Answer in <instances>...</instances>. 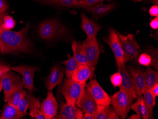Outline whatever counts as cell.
<instances>
[{
  "mask_svg": "<svg viewBox=\"0 0 158 119\" xmlns=\"http://www.w3.org/2000/svg\"><path fill=\"white\" fill-rule=\"evenodd\" d=\"M30 29L28 23L19 32L0 29V51L2 54L31 52L33 45L28 36Z\"/></svg>",
  "mask_w": 158,
  "mask_h": 119,
  "instance_id": "1",
  "label": "cell"
},
{
  "mask_svg": "<svg viewBox=\"0 0 158 119\" xmlns=\"http://www.w3.org/2000/svg\"><path fill=\"white\" fill-rule=\"evenodd\" d=\"M39 33L43 40L53 41L67 36L68 31L57 19H50L40 24Z\"/></svg>",
  "mask_w": 158,
  "mask_h": 119,
  "instance_id": "2",
  "label": "cell"
},
{
  "mask_svg": "<svg viewBox=\"0 0 158 119\" xmlns=\"http://www.w3.org/2000/svg\"><path fill=\"white\" fill-rule=\"evenodd\" d=\"M86 86V83L79 82L67 78L60 87L59 89L66 103L70 105L75 106L77 99Z\"/></svg>",
  "mask_w": 158,
  "mask_h": 119,
  "instance_id": "3",
  "label": "cell"
},
{
  "mask_svg": "<svg viewBox=\"0 0 158 119\" xmlns=\"http://www.w3.org/2000/svg\"><path fill=\"white\" fill-rule=\"evenodd\" d=\"M111 104L116 114L122 119H126L131 109L134 99L126 92L120 90L111 97Z\"/></svg>",
  "mask_w": 158,
  "mask_h": 119,
  "instance_id": "4",
  "label": "cell"
},
{
  "mask_svg": "<svg viewBox=\"0 0 158 119\" xmlns=\"http://www.w3.org/2000/svg\"><path fill=\"white\" fill-rule=\"evenodd\" d=\"M118 34L123 49L125 64L129 60L138 58L141 49L134 35L124 36L118 32Z\"/></svg>",
  "mask_w": 158,
  "mask_h": 119,
  "instance_id": "5",
  "label": "cell"
},
{
  "mask_svg": "<svg viewBox=\"0 0 158 119\" xmlns=\"http://www.w3.org/2000/svg\"><path fill=\"white\" fill-rule=\"evenodd\" d=\"M14 71L19 73L22 76V80L23 83V87L28 90V92H35L37 89L34 85V78L35 72L39 70L38 66L28 65H19L10 67Z\"/></svg>",
  "mask_w": 158,
  "mask_h": 119,
  "instance_id": "6",
  "label": "cell"
},
{
  "mask_svg": "<svg viewBox=\"0 0 158 119\" xmlns=\"http://www.w3.org/2000/svg\"><path fill=\"white\" fill-rule=\"evenodd\" d=\"M86 87L95 101L97 105H110L111 98L102 88L96 79H91Z\"/></svg>",
  "mask_w": 158,
  "mask_h": 119,
  "instance_id": "7",
  "label": "cell"
},
{
  "mask_svg": "<svg viewBox=\"0 0 158 119\" xmlns=\"http://www.w3.org/2000/svg\"><path fill=\"white\" fill-rule=\"evenodd\" d=\"M106 42L111 48L116 58L117 66L125 65L124 52L121 43L118 36V32L111 29L109 32V36L105 40Z\"/></svg>",
  "mask_w": 158,
  "mask_h": 119,
  "instance_id": "8",
  "label": "cell"
},
{
  "mask_svg": "<svg viewBox=\"0 0 158 119\" xmlns=\"http://www.w3.org/2000/svg\"><path fill=\"white\" fill-rule=\"evenodd\" d=\"M82 44L85 49L87 64L95 69L100 55V49L96 37L92 39L86 38Z\"/></svg>",
  "mask_w": 158,
  "mask_h": 119,
  "instance_id": "9",
  "label": "cell"
},
{
  "mask_svg": "<svg viewBox=\"0 0 158 119\" xmlns=\"http://www.w3.org/2000/svg\"><path fill=\"white\" fill-rule=\"evenodd\" d=\"M117 67L118 71L120 73L122 78L121 84L119 87V89L126 92L134 100L137 99L139 96L130 73H129L128 69L126 68V66L125 65L121 66H117Z\"/></svg>",
  "mask_w": 158,
  "mask_h": 119,
  "instance_id": "10",
  "label": "cell"
},
{
  "mask_svg": "<svg viewBox=\"0 0 158 119\" xmlns=\"http://www.w3.org/2000/svg\"><path fill=\"white\" fill-rule=\"evenodd\" d=\"M76 105L80 108L83 113H89L94 114L97 104L87 88L85 87L79 96Z\"/></svg>",
  "mask_w": 158,
  "mask_h": 119,
  "instance_id": "11",
  "label": "cell"
},
{
  "mask_svg": "<svg viewBox=\"0 0 158 119\" xmlns=\"http://www.w3.org/2000/svg\"><path fill=\"white\" fill-rule=\"evenodd\" d=\"M48 91L47 97L40 104V109L45 119H51L57 113L58 105L52 91Z\"/></svg>",
  "mask_w": 158,
  "mask_h": 119,
  "instance_id": "12",
  "label": "cell"
},
{
  "mask_svg": "<svg viewBox=\"0 0 158 119\" xmlns=\"http://www.w3.org/2000/svg\"><path fill=\"white\" fill-rule=\"evenodd\" d=\"M64 69L61 66L57 65L51 69L49 74L45 78V84L48 91H52L57 85L62 84L64 74Z\"/></svg>",
  "mask_w": 158,
  "mask_h": 119,
  "instance_id": "13",
  "label": "cell"
},
{
  "mask_svg": "<svg viewBox=\"0 0 158 119\" xmlns=\"http://www.w3.org/2000/svg\"><path fill=\"white\" fill-rule=\"evenodd\" d=\"M1 81L4 96L8 95L18 86L23 83L19 75L10 71L2 76Z\"/></svg>",
  "mask_w": 158,
  "mask_h": 119,
  "instance_id": "14",
  "label": "cell"
},
{
  "mask_svg": "<svg viewBox=\"0 0 158 119\" xmlns=\"http://www.w3.org/2000/svg\"><path fill=\"white\" fill-rule=\"evenodd\" d=\"M135 87L138 96H142L145 91L144 71L139 67L129 66L128 68Z\"/></svg>",
  "mask_w": 158,
  "mask_h": 119,
  "instance_id": "15",
  "label": "cell"
},
{
  "mask_svg": "<svg viewBox=\"0 0 158 119\" xmlns=\"http://www.w3.org/2000/svg\"><path fill=\"white\" fill-rule=\"evenodd\" d=\"M81 27L86 33L87 38L92 39L96 37L98 32L100 31L102 27L89 19L84 12L81 13Z\"/></svg>",
  "mask_w": 158,
  "mask_h": 119,
  "instance_id": "16",
  "label": "cell"
},
{
  "mask_svg": "<svg viewBox=\"0 0 158 119\" xmlns=\"http://www.w3.org/2000/svg\"><path fill=\"white\" fill-rule=\"evenodd\" d=\"M40 100L38 98L34 96L31 92L25 91L19 104L18 109L22 113L26 114L28 109L31 110L33 108L40 109Z\"/></svg>",
  "mask_w": 158,
  "mask_h": 119,
  "instance_id": "17",
  "label": "cell"
},
{
  "mask_svg": "<svg viewBox=\"0 0 158 119\" xmlns=\"http://www.w3.org/2000/svg\"><path fill=\"white\" fill-rule=\"evenodd\" d=\"M94 71V69L87 64H79L72 75L71 79L79 82L86 83L92 78Z\"/></svg>",
  "mask_w": 158,
  "mask_h": 119,
  "instance_id": "18",
  "label": "cell"
},
{
  "mask_svg": "<svg viewBox=\"0 0 158 119\" xmlns=\"http://www.w3.org/2000/svg\"><path fill=\"white\" fill-rule=\"evenodd\" d=\"M114 7V3L103 4L102 2H99L87 9L86 10L91 13L93 18L97 19L109 13Z\"/></svg>",
  "mask_w": 158,
  "mask_h": 119,
  "instance_id": "19",
  "label": "cell"
},
{
  "mask_svg": "<svg viewBox=\"0 0 158 119\" xmlns=\"http://www.w3.org/2000/svg\"><path fill=\"white\" fill-rule=\"evenodd\" d=\"M25 90L23 89V83L15 88L10 93L4 96V101L7 104L18 108L19 104Z\"/></svg>",
  "mask_w": 158,
  "mask_h": 119,
  "instance_id": "20",
  "label": "cell"
},
{
  "mask_svg": "<svg viewBox=\"0 0 158 119\" xmlns=\"http://www.w3.org/2000/svg\"><path fill=\"white\" fill-rule=\"evenodd\" d=\"M110 105H97L95 112V119H119L120 117L116 114L113 107Z\"/></svg>",
  "mask_w": 158,
  "mask_h": 119,
  "instance_id": "21",
  "label": "cell"
},
{
  "mask_svg": "<svg viewBox=\"0 0 158 119\" xmlns=\"http://www.w3.org/2000/svg\"><path fill=\"white\" fill-rule=\"evenodd\" d=\"M76 106L68 104L67 103L60 104L59 113H57L53 119H75L76 111Z\"/></svg>",
  "mask_w": 158,
  "mask_h": 119,
  "instance_id": "22",
  "label": "cell"
},
{
  "mask_svg": "<svg viewBox=\"0 0 158 119\" xmlns=\"http://www.w3.org/2000/svg\"><path fill=\"white\" fill-rule=\"evenodd\" d=\"M136 99V101L131 104V109L135 112L140 119H149V112L144 98L141 96H139Z\"/></svg>",
  "mask_w": 158,
  "mask_h": 119,
  "instance_id": "23",
  "label": "cell"
},
{
  "mask_svg": "<svg viewBox=\"0 0 158 119\" xmlns=\"http://www.w3.org/2000/svg\"><path fill=\"white\" fill-rule=\"evenodd\" d=\"M24 115L16 107L7 104L0 115V119H20Z\"/></svg>",
  "mask_w": 158,
  "mask_h": 119,
  "instance_id": "24",
  "label": "cell"
},
{
  "mask_svg": "<svg viewBox=\"0 0 158 119\" xmlns=\"http://www.w3.org/2000/svg\"><path fill=\"white\" fill-rule=\"evenodd\" d=\"M72 47L74 59L79 64H87V59L86 57L85 49L82 43L78 42H73Z\"/></svg>",
  "mask_w": 158,
  "mask_h": 119,
  "instance_id": "25",
  "label": "cell"
},
{
  "mask_svg": "<svg viewBox=\"0 0 158 119\" xmlns=\"http://www.w3.org/2000/svg\"><path fill=\"white\" fill-rule=\"evenodd\" d=\"M145 90H150L158 83V71L148 67L144 72Z\"/></svg>",
  "mask_w": 158,
  "mask_h": 119,
  "instance_id": "26",
  "label": "cell"
},
{
  "mask_svg": "<svg viewBox=\"0 0 158 119\" xmlns=\"http://www.w3.org/2000/svg\"><path fill=\"white\" fill-rule=\"evenodd\" d=\"M144 100L149 112V119L153 118V107L156 104V96L152 94L151 90H145Z\"/></svg>",
  "mask_w": 158,
  "mask_h": 119,
  "instance_id": "27",
  "label": "cell"
},
{
  "mask_svg": "<svg viewBox=\"0 0 158 119\" xmlns=\"http://www.w3.org/2000/svg\"><path fill=\"white\" fill-rule=\"evenodd\" d=\"M36 1L46 5L59 6L63 7H72L77 0H37Z\"/></svg>",
  "mask_w": 158,
  "mask_h": 119,
  "instance_id": "28",
  "label": "cell"
},
{
  "mask_svg": "<svg viewBox=\"0 0 158 119\" xmlns=\"http://www.w3.org/2000/svg\"><path fill=\"white\" fill-rule=\"evenodd\" d=\"M63 64L65 65V74L67 79H71V76L75 70L79 63L74 59L73 57H71L68 60L62 61Z\"/></svg>",
  "mask_w": 158,
  "mask_h": 119,
  "instance_id": "29",
  "label": "cell"
},
{
  "mask_svg": "<svg viewBox=\"0 0 158 119\" xmlns=\"http://www.w3.org/2000/svg\"><path fill=\"white\" fill-rule=\"evenodd\" d=\"M104 0H81L77 1L73 5L72 7L76 8H82L87 9L91 6L97 4L99 2H102Z\"/></svg>",
  "mask_w": 158,
  "mask_h": 119,
  "instance_id": "30",
  "label": "cell"
},
{
  "mask_svg": "<svg viewBox=\"0 0 158 119\" xmlns=\"http://www.w3.org/2000/svg\"><path fill=\"white\" fill-rule=\"evenodd\" d=\"M16 25L15 20L10 16H5L2 23L0 25V29L5 30H11Z\"/></svg>",
  "mask_w": 158,
  "mask_h": 119,
  "instance_id": "31",
  "label": "cell"
},
{
  "mask_svg": "<svg viewBox=\"0 0 158 119\" xmlns=\"http://www.w3.org/2000/svg\"><path fill=\"white\" fill-rule=\"evenodd\" d=\"M138 62L142 65L148 66L152 64L153 60L151 56L147 53H144L139 56Z\"/></svg>",
  "mask_w": 158,
  "mask_h": 119,
  "instance_id": "32",
  "label": "cell"
},
{
  "mask_svg": "<svg viewBox=\"0 0 158 119\" xmlns=\"http://www.w3.org/2000/svg\"><path fill=\"white\" fill-rule=\"evenodd\" d=\"M8 9V5L6 0H0V25L2 23L4 17L7 15V10Z\"/></svg>",
  "mask_w": 158,
  "mask_h": 119,
  "instance_id": "33",
  "label": "cell"
},
{
  "mask_svg": "<svg viewBox=\"0 0 158 119\" xmlns=\"http://www.w3.org/2000/svg\"><path fill=\"white\" fill-rule=\"evenodd\" d=\"M111 82L114 87H119L122 83V78L120 73L118 72L114 74L110 77Z\"/></svg>",
  "mask_w": 158,
  "mask_h": 119,
  "instance_id": "34",
  "label": "cell"
},
{
  "mask_svg": "<svg viewBox=\"0 0 158 119\" xmlns=\"http://www.w3.org/2000/svg\"><path fill=\"white\" fill-rule=\"evenodd\" d=\"M30 115L32 119H45L42 112L39 108H33L31 109Z\"/></svg>",
  "mask_w": 158,
  "mask_h": 119,
  "instance_id": "35",
  "label": "cell"
},
{
  "mask_svg": "<svg viewBox=\"0 0 158 119\" xmlns=\"http://www.w3.org/2000/svg\"><path fill=\"white\" fill-rule=\"evenodd\" d=\"M10 70V67L8 65L0 62V79H2L5 74Z\"/></svg>",
  "mask_w": 158,
  "mask_h": 119,
  "instance_id": "36",
  "label": "cell"
},
{
  "mask_svg": "<svg viewBox=\"0 0 158 119\" xmlns=\"http://www.w3.org/2000/svg\"><path fill=\"white\" fill-rule=\"evenodd\" d=\"M149 13L151 16L158 17V5H154L152 6L149 9Z\"/></svg>",
  "mask_w": 158,
  "mask_h": 119,
  "instance_id": "37",
  "label": "cell"
},
{
  "mask_svg": "<svg viewBox=\"0 0 158 119\" xmlns=\"http://www.w3.org/2000/svg\"><path fill=\"white\" fill-rule=\"evenodd\" d=\"M150 26L152 29L156 30L158 28V17H156L150 23Z\"/></svg>",
  "mask_w": 158,
  "mask_h": 119,
  "instance_id": "38",
  "label": "cell"
},
{
  "mask_svg": "<svg viewBox=\"0 0 158 119\" xmlns=\"http://www.w3.org/2000/svg\"><path fill=\"white\" fill-rule=\"evenodd\" d=\"M83 112L81 109L77 108L75 119H83Z\"/></svg>",
  "mask_w": 158,
  "mask_h": 119,
  "instance_id": "39",
  "label": "cell"
},
{
  "mask_svg": "<svg viewBox=\"0 0 158 119\" xmlns=\"http://www.w3.org/2000/svg\"><path fill=\"white\" fill-rule=\"evenodd\" d=\"M152 92V94L155 96H158V83H156L155 85L152 87L151 89Z\"/></svg>",
  "mask_w": 158,
  "mask_h": 119,
  "instance_id": "40",
  "label": "cell"
},
{
  "mask_svg": "<svg viewBox=\"0 0 158 119\" xmlns=\"http://www.w3.org/2000/svg\"><path fill=\"white\" fill-rule=\"evenodd\" d=\"M83 119H95L94 115L89 113H84L83 114Z\"/></svg>",
  "mask_w": 158,
  "mask_h": 119,
  "instance_id": "41",
  "label": "cell"
},
{
  "mask_svg": "<svg viewBox=\"0 0 158 119\" xmlns=\"http://www.w3.org/2000/svg\"><path fill=\"white\" fill-rule=\"evenodd\" d=\"M129 119H140L139 116L137 115V114H135V115H132V116H130Z\"/></svg>",
  "mask_w": 158,
  "mask_h": 119,
  "instance_id": "42",
  "label": "cell"
},
{
  "mask_svg": "<svg viewBox=\"0 0 158 119\" xmlns=\"http://www.w3.org/2000/svg\"><path fill=\"white\" fill-rule=\"evenodd\" d=\"M152 3H153L154 5H158V0H150Z\"/></svg>",
  "mask_w": 158,
  "mask_h": 119,
  "instance_id": "43",
  "label": "cell"
},
{
  "mask_svg": "<svg viewBox=\"0 0 158 119\" xmlns=\"http://www.w3.org/2000/svg\"><path fill=\"white\" fill-rule=\"evenodd\" d=\"M2 89V83L1 79H0V93L1 92Z\"/></svg>",
  "mask_w": 158,
  "mask_h": 119,
  "instance_id": "44",
  "label": "cell"
},
{
  "mask_svg": "<svg viewBox=\"0 0 158 119\" xmlns=\"http://www.w3.org/2000/svg\"><path fill=\"white\" fill-rule=\"evenodd\" d=\"M133 1H137V2H141L142 0H133Z\"/></svg>",
  "mask_w": 158,
  "mask_h": 119,
  "instance_id": "45",
  "label": "cell"
},
{
  "mask_svg": "<svg viewBox=\"0 0 158 119\" xmlns=\"http://www.w3.org/2000/svg\"><path fill=\"white\" fill-rule=\"evenodd\" d=\"M104 1H110V0H104Z\"/></svg>",
  "mask_w": 158,
  "mask_h": 119,
  "instance_id": "46",
  "label": "cell"
},
{
  "mask_svg": "<svg viewBox=\"0 0 158 119\" xmlns=\"http://www.w3.org/2000/svg\"><path fill=\"white\" fill-rule=\"evenodd\" d=\"M77 1H81V0H77Z\"/></svg>",
  "mask_w": 158,
  "mask_h": 119,
  "instance_id": "47",
  "label": "cell"
}]
</instances>
